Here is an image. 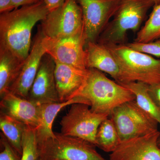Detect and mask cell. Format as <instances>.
<instances>
[{
	"label": "cell",
	"mask_w": 160,
	"mask_h": 160,
	"mask_svg": "<svg viewBox=\"0 0 160 160\" xmlns=\"http://www.w3.org/2000/svg\"><path fill=\"white\" fill-rule=\"evenodd\" d=\"M42 1L23 6L0 15V46L21 60H26L31 49L32 31L35 25L49 13Z\"/></svg>",
	"instance_id": "obj_1"
},
{
	"label": "cell",
	"mask_w": 160,
	"mask_h": 160,
	"mask_svg": "<svg viewBox=\"0 0 160 160\" xmlns=\"http://www.w3.org/2000/svg\"><path fill=\"white\" fill-rule=\"evenodd\" d=\"M115 82L102 72L89 68L86 82L76 97L83 98L92 112L109 117L118 106L136 99L132 92Z\"/></svg>",
	"instance_id": "obj_2"
},
{
	"label": "cell",
	"mask_w": 160,
	"mask_h": 160,
	"mask_svg": "<svg viewBox=\"0 0 160 160\" xmlns=\"http://www.w3.org/2000/svg\"><path fill=\"white\" fill-rule=\"evenodd\" d=\"M120 69L121 85L141 82L148 85L160 83V59L135 51L126 44H105Z\"/></svg>",
	"instance_id": "obj_3"
},
{
	"label": "cell",
	"mask_w": 160,
	"mask_h": 160,
	"mask_svg": "<svg viewBox=\"0 0 160 160\" xmlns=\"http://www.w3.org/2000/svg\"><path fill=\"white\" fill-rule=\"evenodd\" d=\"M154 3L150 0H121L112 21L103 30L98 42L125 44L127 32H136Z\"/></svg>",
	"instance_id": "obj_4"
},
{
	"label": "cell",
	"mask_w": 160,
	"mask_h": 160,
	"mask_svg": "<svg viewBox=\"0 0 160 160\" xmlns=\"http://www.w3.org/2000/svg\"><path fill=\"white\" fill-rule=\"evenodd\" d=\"M54 137L38 143L41 160H106L96 146L79 138L54 132Z\"/></svg>",
	"instance_id": "obj_5"
},
{
	"label": "cell",
	"mask_w": 160,
	"mask_h": 160,
	"mask_svg": "<svg viewBox=\"0 0 160 160\" xmlns=\"http://www.w3.org/2000/svg\"><path fill=\"white\" fill-rule=\"evenodd\" d=\"M109 118L114 123L121 142L158 130L157 121L141 109L135 100L118 106Z\"/></svg>",
	"instance_id": "obj_6"
},
{
	"label": "cell",
	"mask_w": 160,
	"mask_h": 160,
	"mask_svg": "<svg viewBox=\"0 0 160 160\" xmlns=\"http://www.w3.org/2000/svg\"><path fill=\"white\" fill-rule=\"evenodd\" d=\"M39 27L43 34L53 39L78 34L84 30L82 8L76 0H66L49 12Z\"/></svg>",
	"instance_id": "obj_7"
},
{
	"label": "cell",
	"mask_w": 160,
	"mask_h": 160,
	"mask_svg": "<svg viewBox=\"0 0 160 160\" xmlns=\"http://www.w3.org/2000/svg\"><path fill=\"white\" fill-rule=\"evenodd\" d=\"M68 113L62 118L61 133L79 138L96 146V136L100 124L109 116L92 112L90 106L83 103L71 105Z\"/></svg>",
	"instance_id": "obj_8"
},
{
	"label": "cell",
	"mask_w": 160,
	"mask_h": 160,
	"mask_svg": "<svg viewBox=\"0 0 160 160\" xmlns=\"http://www.w3.org/2000/svg\"><path fill=\"white\" fill-rule=\"evenodd\" d=\"M82 11L86 43L97 42L121 0H76Z\"/></svg>",
	"instance_id": "obj_9"
},
{
	"label": "cell",
	"mask_w": 160,
	"mask_h": 160,
	"mask_svg": "<svg viewBox=\"0 0 160 160\" xmlns=\"http://www.w3.org/2000/svg\"><path fill=\"white\" fill-rule=\"evenodd\" d=\"M49 43V38L43 34L39 27L29 55L25 60L19 76L10 87L9 92L27 99L41 61L48 50Z\"/></svg>",
	"instance_id": "obj_10"
},
{
	"label": "cell",
	"mask_w": 160,
	"mask_h": 160,
	"mask_svg": "<svg viewBox=\"0 0 160 160\" xmlns=\"http://www.w3.org/2000/svg\"><path fill=\"white\" fill-rule=\"evenodd\" d=\"M86 43L85 30L71 36L56 39L49 38L46 53L55 62L86 70L88 69L86 65Z\"/></svg>",
	"instance_id": "obj_11"
},
{
	"label": "cell",
	"mask_w": 160,
	"mask_h": 160,
	"mask_svg": "<svg viewBox=\"0 0 160 160\" xmlns=\"http://www.w3.org/2000/svg\"><path fill=\"white\" fill-rule=\"evenodd\" d=\"M158 130L120 142L109 155V160H160Z\"/></svg>",
	"instance_id": "obj_12"
},
{
	"label": "cell",
	"mask_w": 160,
	"mask_h": 160,
	"mask_svg": "<svg viewBox=\"0 0 160 160\" xmlns=\"http://www.w3.org/2000/svg\"><path fill=\"white\" fill-rule=\"evenodd\" d=\"M55 62L49 54L43 57L27 99L38 105L60 102L55 78Z\"/></svg>",
	"instance_id": "obj_13"
},
{
	"label": "cell",
	"mask_w": 160,
	"mask_h": 160,
	"mask_svg": "<svg viewBox=\"0 0 160 160\" xmlns=\"http://www.w3.org/2000/svg\"><path fill=\"white\" fill-rule=\"evenodd\" d=\"M1 98V112L10 116L30 128L37 129L39 127L41 123L40 105L10 92Z\"/></svg>",
	"instance_id": "obj_14"
},
{
	"label": "cell",
	"mask_w": 160,
	"mask_h": 160,
	"mask_svg": "<svg viewBox=\"0 0 160 160\" xmlns=\"http://www.w3.org/2000/svg\"><path fill=\"white\" fill-rule=\"evenodd\" d=\"M55 78L60 102L76 97L87 78L88 69L82 70L72 66L55 62Z\"/></svg>",
	"instance_id": "obj_15"
},
{
	"label": "cell",
	"mask_w": 160,
	"mask_h": 160,
	"mask_svg": "<svg viewBox=\"0 0 160 160\" xmlns=\"http://www.w3.org/2000/svg\"><path fill=\"white\" fill-rule=\"evenodd\" d=\"M87 69L94 68L111 76L117 82L120 79V69L111 52L105 44L89 42L85 46Z\"/></svg>",
	"instance_id": "obj_16"
},
{
	"label": "cell",
	"mask_w": 160,
	"mask_h": 160,
	"mask_svg": "<svg viewBox=\"0 0 160 160\" xmlns=\"http://www.w3.org/2000/svg\"><path fill=\"white\" fill-rule=\"evenodd\" d=\"M25 60H21L10 50L0 46V96L9 92L17 79Z\"/></svg>",
	"instance_id": "obj_17"
},
{
	"label": "cell",
	"mask_w": 160,
	"mask_h": 160,
	"mask_svg": "<svg viewBox=\"0 0 160 160\" xmlns=\"http://www.w3.org/2000/svg\"><path fill=\"white\" fill-rule=\"evenodd\" d=\"M75 103L86 104V102L82 98L76 97L63 102L46 103L40 105L41 123L39 127L36 129L38 143L49 138L54 137L55 133L52 131V126L58 113L63 108Z\"/></svg>",
	"instance_id": "obj_18"
},
{
	"label": "cell",
	"mask_w": 160,
	"mask_h": 160,
	"mask_svg": "<svg viewBox=\"0 0 160 160\" xmlns=\"http://www.w3.org/2000/svg\"><path fill=\"white\" fill-rule=\"evenodd\" d=\"M121 85L133 92L138 106L157 121L160 126V109L149 95L148 92L149 85L141 82H133Z\"/></svg>",
	"instance_id": "obj_19"
},
{
	"label": "cell",
	"mask_w": 160,
	"mask_h": 160,
	"mask_svg": "<svg viewBox=\"0 0 160 160\" xmlns=\"http://www.w3.org/2000/svg\"><path fill=\"white\" fill-rule=\"evenodd\" d=\"M27 126L8 115L0 113V129L9 142L21 156L22 153L23 133Z\"/></svg>",
	"instance_id": "obj_20"
},
{
	"label": "cell",
	"mask_w": 160,
	"mask_h": 160,
	"mask_svg": "<svg viewBox=\"0 0 160 160\" xmlns=\"http://www.w3.org/2000/svg\"><path fill=\"white\" fill-rule=\"evenodd\" d=\"M117 130L110 118L100 124L96 136V146L106 152H112L121 142Z\"/></svg>",
	"instance_id": "obj_21"
},
{
	"label": "cell",
	"mask_w": 160,
	"mask_h": 160,
	"mask_svg": "<svg viewBox=\"0 0 160 160\" xmlns=\"http://www.w3.org/2000/svg\"><path fill=\"white\" fill-rule=\"evenodd\" d=\"M160 39V3L153 9L145 25L138 31L134 42L148 43Z\"/></svg>",
	"instance_id": "obj_22"
},
{
	"label": "cell",
	"mask_w": 160,
	"mask_h": 160,
	"mask_svg": "<svg viewBox=\"0 0 160 160\" xmlns=\"http://www.w3.org/2000/svg\"><path fill=\"white\" fill-rule=\"evenodd\" d=\"M21 160H38L39 158L36 129L27 126L23 133Z\"/></svg>",
	"instance_id": "obj_23"
},
{
	"label": "cell",
	"mask_w": 160,
	"mask_h": 160,
	"mask_svg": "<svg viewBox=\"0 0 160 160\" xmlns=\"http://www.w3.org/2000/svg\"><path fill=\"white\" fill-rule=\"evenodd\" d=\"M126 45L135 51L160 58V39L148 43L134 42Z\"/></svg>",
	"instance_id": "obj_24"
},
{
	"label": "cell",
	"mask_w": 160,
	"mask_h": 160,
	"mask_svg": "<svg viewBox=\"0 0 160 160\" xmlns=\"http://www.w3.org/2000/svg\"><path fill=\"white\" fill-rule=\"evenodd\" d=\"M0 143L2 147V150L0 153V160H21L22 156L12 147L2 132H1Z\"/></svg>",
	"instance_id": "obj_25"
},
{
	"label": "cell",
	"mask_w": 160,
	"mask_h": 160,
	"mask_svg": "<svg viewBox=\"0 0 160 160\" xmlns=\"http://www.w3.org/2000/svg\"><path fill=\"white\" fill-rule=\"evenodd\" d=\"M148 92L156 105L160 109V83L149 85Z\"/></svg>",
	"instance_id": "obj_26"
},
{
	"label": "cell",
	"mask_w": 160,
	"mask_h": 160,
	"mask_svg": "<svg viewBox=\"0 0 160 160\" xmlns=\"http://www.w3.org/2000/svg\"><path fill=\"white\" fill-rule=\"evenodd\" d=\"M49 12L53 11L62 5L66 0H42Z\"/></svg>",
	"instance_id": "obj_27"
},
{
	"label": "cell",
	"mask_w": 160,
	"mask_h": 160,
	"mask_svg": "<svg viewBox=\"0 0 160 160\" xmlns=\"http://www.w3.org/2000/svg\"><path fill=\"white\" fill-rule=\"evenodd\" d=\"M42 0H11L14 9L23 6H29L41 2Z\"/></svg>",
	"instance_id": "obj_28"
},
{
	"label": "cell",
	"mask_w": 160,
	"mask_h": 160,
	"mask_svg": "<svg viewBox=\"0 0 160 160\" xmlns=\"http://www.w3.org/2000/svg\"><path fill=\"white\" fill-rule=\"evenodd\" d=\"M11 0H0V12L1 13L13 10Z\"/></svg>",
	"instance_id": "obj_29"
},
{
	"label": "cell",
	"mask_w": 160,
	"mask_h": 160,
	"mask_svg": "<svg viewBox=\"0 0 160 160\" xmlns=\"http://www.w3.org/2000/svg\"><path fill=\"white\" fill-rule=\"evenodd\" d=\"M150 1H152L154 3L155 5L160 3V0H150Z\"/></svg>",
	"instance_id": "obj_30"
},
{
	"label": "cell",
	"mask_w": 160,
	"mask_h": 160,
	"mask_svg": "<svg viewBox=\"0 0 160 160\" xmlns=\"http://www.w3.org/2000/svg\"><path fill=\"white\" fill-rule=\"evenodd\" d=\"M158 146L159 147V148H160V135L159 137L158 138Z\"/></svg>",
	"instance_id": "obj_31"
},
{
	"label": "cell",
	"mask_w": 160,
	"mask_h": 160,
	"mask_svg": "<svg viewBox=\"0 0 160 160\" xmlns=\"http://www.w3.org/2000/svg\"><path fill=\"white\" fill-rule=\"evenodd\" d=\"M38 160H40V159H39V158H38Z\"/></svg>",
	"instance_id": "obj_32"
}]
</instances>
